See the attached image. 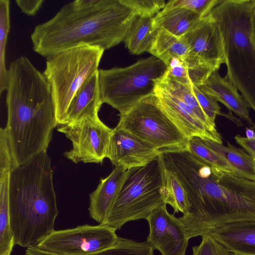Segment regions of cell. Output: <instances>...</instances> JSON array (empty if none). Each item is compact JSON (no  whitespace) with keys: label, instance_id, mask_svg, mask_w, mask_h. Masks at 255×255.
Instances as JSON below:
<instances>
[{"label":"cell","instance_id":"ffe728a7","mask_svg":"<svg viewBox=\"0 0 255 255\" xmlns=\"http://www.w3.org/2000/svg\"><path fill=\"white\" fill-rule=\"evenodd\" d=\"M202 17L185 8H164L153 17V22L156 28L181 37L190 31Z\"/></svg>","mask_w":255,"mask_h":255},{"label":"cell","instance_id":"9a60e30c","mask_svg":"<svg viewBox=\"0 0 255 255\" xmlns=\"http://www.w3.org/2000/svg\"><path fill=\"white\" fill-rule=\"evenodd\" d=\"M154 94L159 106L189 139L196 137L222 144L219 133L209 130L193 111L183 102L156 87Z\"/></svg>","mask_w":255,"mask_h":255},{"label":"cell","instance_id":"4dcf8cb0","mask_svg":"<svg viewBox=\"0 0 255 255\" xmlns=\"http://www.w3.org/2000/svg\"><path fill=\"white\" fill-rule=\"evenodd\" d=\"M220 0H172L166 2L164 8L183 7L195 12L202 17L209 14Z\"/></svg>","mask_w":255,"mask_h":255},{"label":"cell","instance_id":"74e56055","mask_svg":"<svg viewBox=\"0 0 255 255\" xmlns=\"http://www.w3.org/2000/svg\"><path fill=\"white\" fill-rule=\"evenodd\" d=\"M253 157H254V158H255V156H253Z\"/></svg>","mask_w":255,"mask_h":255},{"label":"cell","instance_id":"44dd1931","mask_svg":"<svg viewBox=\"0 0 255 255\" xmlns=\"http://www.w3.org/2000/svg\"><path fill=\"white\" fill-rule=\"evenodd\" d=\"M156 87L189 107L209 130L215 133H219L216 125L210 121L202 110L189 85L176 81L168 77L165 74L157 83Z\"/></svg>","mask_w":255,"mask_h":255},{"label":"cell","instance_id":"8fae6325","mask_svg":"<svg viewBox=\"0 0 255 255\" xmlns=\"http://www.w3.org/2000/svg\"><path fill=\"white\" fill-rule=\"evenodd\" d=\"M58 130L71 141L72 148L64 156L75 163H100L106 158L113 129L99 116L61 125Z\"/></svg>","mask_w":255,"mask_h":255},{"label":"cell","instance_id":"1f68e13d","mask_svg":"<svg viewBox=\"0 0 255 255\" xmlns=\"http://www.w3.org/2000/svg\"><path fill=\"white\" fill-rule=\"evenodd\" d=\"M202 110L213 124L218 115H223L218 102L211 96L205 93L198 87L189 85Z\"/></svg>","mask_w":255,"mask_h":255},{"label":"cell","instance_id":"8d00e7d4","mask_svg":"<svg viewBox=\"0 0 255 255\" xmlns=\"http://www.w3.org/2000/svg\"><path fill=\"white\" fill-rule=\"evenodd\" d=\"M250 34L252 43L255 48V9L253 11L251 17Z\"/></svg>","mask_w":255,"mask_h":255},{"label":"cell","instance_id":"83f0119b","mask_svg":"<svg viewBox=\"0 0 255 255\" xmlns=\"http://www.w3.org/2000/svg\"><path fill=\"white\" fill-rule=\"evenodd\" d=\"M10 24V1L0 0V94L6 91L8 69L5 65V49Z\"/></svg>","mask_w":255,"mask_h":255},{"label":"cell","instance_id":"7402d4cb","mask_svg":"<svg viewBox=\"0 0 255 255\" xmlns=\"http://www.w3.org/2000/svg\"><path fill=\"white\" fill-rule=\"evenodd\" d=\"M203 141L222 156L235 170L237 176L255 181V160L253 156L229 142L226 146L210 140Z\"/></svg>","mask_w":255,"mask_h":255},{"label":"cell","instance_id":"f546056e","mask_svg":"<svg viewBox=\"0 0 255 255\" xmlns=\"http://www.w3.org/2000/svg\"><path fill=\"white\" fill-rule=\"evenodd\" d=\"M201 237L200 245L192 247L193 255H238L225 247L209 233Z\"/></svg>","mask_w":255,"mask_h":255},{"label":"cell","instance_id":"d6986e66","mask_svg":"<svg viewBox=\"0 0 255 255\" xmlns=\"http://www.w3.org/2000/svg\"><path fill=\"white\" fill-rule=\"evenodd\" d=\"M209 234L238 255H255V221L228 224Z\"/></svg>","mask_w":255,"mask_h":255},{"label":"cell","instance_id":"6da1fadb","mask_svg":"<svg viewBox=\"0 0 255 255\" xmlns=\"http://www.w3.org/2000/svg\"><path fill=\"white\" fill-rule=\"evenodd\" d=\"M136 16L121 0H75L35 27L32 48L46 58L82 45L105 50L125 41Z\"/></svg>","mask_w":255,"mask_h":255},{"label":"cell","instance_id":"484cf974","mask_svg":"<svg viewBox=\"0 0 255 255\" xmlns=\"http://www.w3.org/2000/svg\"><path fill=\"white\" fill-rule=\"evenodd\" d=\"M163 166L165 203L173 208L174 213L185 214L190 208L186 192L176 175Z\"/></svg>","mask_w":255,"mask_h":255},{"label":"cell","instance_id":"603a6c76","mask_svg":"<svg viewBox=\"0 0 255 255\" xmlns=\"http://www.w3.org/2000/svg\"><path fill=\"white\" fill-rule=\"evenodd\" d=\"M157 30L154 24L153 17L136 16L124 41L126 47L132 54L148 52Z\"/></svg>","mask_w":255,"mask_h":255},{"label":"cell","instance_id":"e575fe53","mask_svg":"<svg viewBox=\"0 0 255 255\" xmlns=\"http://www.w3.org/2000/svg\"><path fill=\"white\" fill-rule=\"evenodd\" d=\"M43 0H16L15 3L21 12L29 16L35 15L41 7Z\"/></svg>","mask_w":255,"mask_h":255},{"label":"cell","instance_id":"5b68a950","mask_svg":"<svg viewBox=\"0 0 255 255\" xmlns=\"http://www.w3.org/2000/svg\"><path fill=\"white\" fill-rule=\"evenodd\" d=\"M255 0H220L210 14L221 32L226 76L255 112V48L250 21Z\"/></svg>","mask_w":255,"mask_h":255},{"label":"cell","instance_id":"e0dca14e","mask_svg":"<svg viewBox=\"0 0 255 255\" xmlns=\"http://www.w3.org/2000/svg\"><path fill=\"white\" fill-rule=\"evenodd\" d=\"M198 88L205 93L224 105L250 126L255 127L249 115V107L235 85L218 70L213 71Z\"/></svg>","mask_w":255,"mask_h":255},{"label":"cell","instance_id":"cb8c5ba5","mask_svg":"<svg viewBox=\"0 0 255 255\" xmlns=\"http://www.w3.org/2000/svg\"><path fill=\"white\" fill-rule=\"evenodd\" d=\"M148 52L165 64L171 57L186 60L192 52L183 37H178L162 29H158Z\"/></svg>","mask_w":255,"mask_h":255},{"label":"cell","instance_id":"5bb4252c","mask_svg":"<svg viewBox=\"0 0 255 255\" xmlns=\"http://www.w3.org/2000/svg\"><path fill=\"white\" fill-rule=\"evenodd\" d=\"M183 37L191 52L207 64L219 70L225 64L220 28L210 13Z\"/></svg>","mask_w":255,"mask_h":255},{"label":"cell","instance_id":"30bf717a","mask_svg":"<svg viewBox=\"0 0 255 255\" xmlns=\"http://www.w3.org/2000/svg\"><path fill=\"white\" fill-rule=\"evenodd\" d=\"M116 230L99 224L54 230L34 246L55 255H86L113 246L119 237Z\"/></svg>","mask_w":255,"mask_h":255},{"label":"cell","instance_id":"2e32d148","mask_svg":"<svg viewBox=\"0 0 255 255\" xmlns=\"http://www.w3.org/2000/svg\"><path fill=\"white\" fill-rule=\"evenodd\" d=\"M131 169L116 166L107 177L101 179L96 189L90 194L89 214L99 224L105 221Z\"/></svg>","mask_w":255,"mask_h":255},{"label":"cell","instance_id":"ba28073f","mask_svg":"<svg viewBox=\"0 0 255 255\" xmlns=\"http://www.w3.org/2000/svg\"><path fill=\"white\" fill-rule=\"evenodd\" d=\"M167 70L163 62L153 55L128 67L99 69L102 102L123 114L143 99L154 94L157 83Z\"/></svg>","mask_w":255,"mask_h":255},{"label":"cell","instance_id":"7c38bea8","mask_svg":"<svg viewBox=\"0 0 255 255\" xmlns=\"http://www.w3.org/2000/svg\"><path fill=\"white\" fill-rule=\"evenodd\" d=\"M149 233L146 242L162 255H185L188 245L184 226L171 214L164 204L155 208L146 219Z\"/></svg>","mask_w":255,"mask_h":255},{"label":"cell","instance_id":"277c9868","mask_svg":"<svg viewBox=\"0 0 255 255\" xmlns=\"http://www.w3.org/2000/svg\"><path fill=\"white\" fill-rule=\"evenodd\" d=\"M179 219L189 239L228 224L255 221V181L203 163L201 185L187 213Z\"/></svg>","mask_w":255,"mask_h":255},{"label":"cell","instance_id":"d590c367","mask_svg":"<svg viewBox=\"0 0 255 255\" xmlns=\"http://www.w3.org/2000/svg\"><path fill=\"white\" fill-rule=\"evenodd\" d=\"M235 139L249 154L255 156V134L251 137H243L238 134L235 137Z\"/></svg>","mask_w":255,"mask_h":255},{"label":"cell","instance_id":"9c48e42d","mask_svg":"<svg viewBox=\"0 0 255 255\" xmlns=\"http://www.w3.org/2000/svg\"><path fill=\"white\" fill-rule=\"evenodd\" d=\"M119 116L117 127L149 143L160 152L188 150L189 139L159 106L155 94Z\"/></svg>","mask_w":255,"mask_h":255},{"label":"cell","instance_id":"4fadbf2b","mask_svg":"<svg viewBox=\"0 0 255 255\" xmlns=\"http://www.w3.org/2000/svg\"><path fill=\"white\" fill-rule=\"evenodd\" d=\"M160 151L152 144L118 127L113 129L106 158L126 169L143 166L157 158Z\"/></svg>","mask_w":255,"mask_h":255},{"label":"cell","instance_id":"ac0fdd59","mask_svg":"<svg viewBox=\"0 0 255 255\" xmlns=\"http://www.w3.org/2000/svg\"><path fill=\"white\" fill-rule=\"evenodd\" d=\"M103 104L98 71L89 76L75 94L67 109L64 125L98 116Z\"/></svg>","mask_w":255,"mask_h":255},{"label":"cell","instance_id":"f1b7e54d","mask_svg":"<svg viewBox=\"0 0 255 255\" xmlns=\"http://www.w3.org/2000/svg\"><path fill=\"white\" fill-rule=\"evenodd\" d=\"M130 8L137 16L153 17L164 8V0H121Z\"/></svg>","mask_w":255,"mask_h":255},{"label":"cell","instance_id":"8992f818","mask_svg":"<svg viewBox=\"0 0 255 255\" xmlns=\"http://www.w3.org/2000/svg\"><path fill=\"white\" fill-rule=\"evenodd\" d=\"M105 50L82 45L58 52L46 58L43 72L51 89L57 125L65 123L75 94L98 67Z\"/></svg>","mask_w":255,"mask_h":255},{"label":"cell","instance_id":"3957f363","mask_svg":"<svg viewBox=\"0 0 255 255\" xmlns=\"http://www.w3.org/2000/svg\"><path fill=\"white\" fill-rule=\"evenodd\" d=\"M9 210L15 245L34 246L55 230L59 211L47 151L11 171Z\"/></svg>","mask_w":255,"mask_h":255},{"label":"cell","instance_id":"4316f807","mask_svg":"<svg viewBox=\"0 0 255 255\" xmlns=\"http://www.w3.org/2000/svg\"><path fill=\"white\" fill-rule=\"evenodd\" d=\"M188 150L195 158L211 168L236 175L235 170L222 156L201 138L196 137L190 138Z\"/></svg>","mask_w":255,"mask_h":255},{"label":"cell","instance_id":"d4e9b609","mask_svg":"<svg viewBox=\"0 0 255 255\" xmlns=\"http://www.w3.org/2000/svg\"><path fill=\"white\" fill-rule=\"evenodd\" d=\"M11 172L0 173V255H11L15 245L10 226L9 210Z\"/></svg>","mask_w":255,"mask_h":255},{"label":"cell","instance_id":"836d02e7","mask_svg":"<svg viewBox=\"0 0 255 255\" xmlns=\"http://www.w3.org/2000/svg\"><path fill=\"white\" fill-rule=\"evenodd\" d=\"M25 255H55L41 251L34 247L26 248ZM86 255H129L124 244L118 240L112 247L101 252Z\"/></svg>","mask_w":255,"mask_h":255},{"label":"cell","instance_id":"d6a6232c","mask_svg":"<svg viewBox=\"0 0 255 255\" xmlns=\"http://www.w3.org/2000/svg\"><path fill=\"white\" fill-rule=\"evenodd\" d=\"M15 167L9 139L5 128L0 129V173L11 171Z\"/></svg>","mask_w":255,"mask_h":255},{"label":"cell","instance_id":"7a4b0ae2","mask_svg":"<svg viewBox=\"0 0 255 255\" xmlns=\"http://www.w3.org/2000/svg\"><path fill=\"white\" fill-rule=\"evenodd\" d=\"M6 129L15 167L47 151L57 126L50 87L25 56L8 69Z\"/></svg>","mask_w":255,"mask_h":255},{"label":"cell","instance_id":"52a82bcc","mask_svg":"<svg viewBox=\"0 0 255 255\" xmlns=\"http://www.w3.org/2000/svg\"><path fill=\"white\" fill-rule=\"evenodd\" d=\"M163 166L159 157L131 168L115 202L101 225L120 229L129 221L146 219L165 204Z\"/></svg>","mask_w":255,"mask_h":255}]
</instances>
